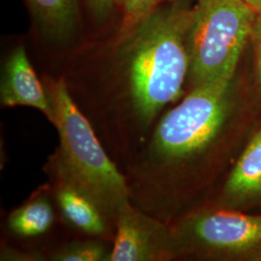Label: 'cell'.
I'll list each match as a JSON object with an SVG mask.
<instances>
[{
  "label": "cell",
  "mask_w": 261,
  "mask_h": 261,
  "mask_svg": "<svg viewBox=\"0 0 261 261\" xmlns=\"http://www.w3.org/2000/svg\"><path fill=\"white\" fill-rule=\"evenodd\" d=\"M193 10L182 2L155 9L119 42L125 90L106 130L127 150L145 143L159 113L181 96Z\"/></svg>",
  "instance_id": "obj_1"
},
{
  "label": "cell",
  "mask_w": 261,
  "mask_h": 261,
  "mask_svg": "<svg viewBox=\"0 0 261 261\" xmlns=\"http://www.w3.org/2000/svg\"><path fill=\"white\" fill-rule=\"evenodd\" d=\"M233 77L194 86L167 112L128 167L130 202L148 213L178 168L205 153L226 120Z\"/></svg>",
  "instance_id": "obj_2"
},
{
  "label": "cell",
  "mask_w": 261,
  "mask_h": 261,
  "mask_svg": "<svg viewBox=\"0 0 261 261\" xmlns=\"http://www.w3.org/2000/svg\"><path fill=\"white\" fill-rule=\"evenodd\" d=\"M59 144L47 164L50 180L69 183L90 196L114 226L122 207L130 200L125 174L112 162L92 124L75 103L65 80L47 87Z\"/></svg>",
  "instance_id": "obj_3"
},
{
  "label": "cell",
  "mask_w": 261,
  "mask_h": 261,
  "mask_svg": "<svg viewBox=\"0 0 261 261\" xmlns=\"http://www.w3.org/2000/svg\"><path fill=\"white\" fill-rule=\"evenodd\" d=\"M257 17L245 0H196L189 34L193 87L233 77Z\"/></svg>",
  "instance_id": "obj_4"
},
{
  "label": "cell",
  "mask_w": 261,
  "mask_h": 261,
  "mask_svg": "<svg viewBox=\"0 0 261 261\" xmlns=\"http://www.w3.org/2000/svg\"><path fill=\"white\" fill-rule=\"evenodd\" d=\"M180 255H249L261 252V216L204 210L171 228Z\"/></svg>",
  "instance_id": "obj_5"
},
{
  "label": "cell",
  "mask_w": 261,
  "mask_h": 261,
  "mask_svg": "<svg viewBox=\"0 0 261 261\" xmlns=\"http://www.w3.org/2000/svg\"><path fill=\"white\" fill-rule=\"evenodd\" d=\"M180 255L171 228L130 201L117 217L109 261L169 260Z\"/></svg>",
  "instance_id": "obj_6"
},
{
  "label": "cell",
  "mask_w": 261,
  "mask_h": 261,
  "mask_svg": "<svg viewBox=\"0 0 261 261\" xmlns=\"http://www.w3.org/2000/svg\"><path fill=\"white\" fill-rule=\"evenodd\" d=\"M2 107H29L42 112L51 124L55 112L47 88L38 79L25 48L20 46L13 50L5 62L1 86Z\"/></svg>",
  "instance_id": "obj_7"
},
{
  "label": "cell",
  "mask_w": 261,
  "mask_h": 261,
  "mask_svg": "<svg viewBox=\"0 0 261 261\" xmlns=\"http://www.w3.org/2000/svg\"><path fill=\"white\" fill-rule=\"evenodd\" d=\"M49 186L56 205L66 222L75 229L105 241L113 240L115 226L89 196L75 186L50 180Z\"/></svg>",
  "instance_id": "obj_8"
},
{
  "label": "cell",
  "mask_w": 261,
  "mask_h": 261,
  "mask_svg": "<svg viewBox=\"0 0 261 261\" xmlns=\"http://www.w3.org/2000/svg\"><path fill=\"white\" fill-rule=\"evenodd\" d=\"M43 33L56 43H65L75 33L79 10L76 0H28Z\"/></svg>",
  "instance_id": "obj_9"
},
{
  "label": "cell",
  "mask_w": 261,
  "mask_h": 261,
  "mask_svg": "<svg viewBox=\"0 0 261 261\" xmlns=\"http://www.w3.org/2000/svg\"><path fill=\"white\" fill-rule=\"evenodd\" d=\"M225 193L240 199L261 195V130L236 163L226 181Z\"/></svg>",
  "instance_id": "obj_10"
},
{
  "label": "cell",
  "mask_w": 261,
  "mask_h": 261,
  "mask_svg": "<svg viewBox=\"0 0 261 261\" xmlns=\"http://www.w3.org/2000/svg\"><path fill=\"white\" fill-rule=\"evenodd\" d=\"M55 210L49 196L43 190L10 214L7 224L12 233L34 237L46 233L55 223Z\"/></svg>",
  "instance_id": "obj_11"
},
{
  "label": "cell",
  "mask_w": 261,
  "mask_h": 261,
  "mask_svg": "<svg viewBox=\"0 0 261 261\" xmlns=\"http://www.w3.org/2000/svg\"><path fill=\"white\" fill-rule=\"evenodd\" d=\"M112 250L105 240H85L67 244L49 257L55 261H109Z\"/></svg>",
  "instance_id": "obj_12"
},
{
  "label": "cell",
  "mask_w": 261,
  "mask_h": 261,
  "mask_svg": "<svg viewBox=\"0 0 261 261\" xmlns=\"http://www.w3.org/2000/svg\"><path fill=\"white\" fill-rule=\"evenodd\" d=\"M125 12V30L123 35L128 34L156 9L161 0H119Z\"/></svg>",
  "instance_id": "obj_13"
},
{
  "label": "cell",
  "mask_w": 261,
  "mask_h": 261,
  "mask_svg": "<svg viewBox=\"0 0 261 261\" xmlns=\"http://www.w3.org/2000/svg\"><path fill=\"white\" fill-rule=\"evenodd\" d=\"M252 39L255 49V71L257 83L261 88V14L258 15L255 25L252 31Z\"/></svg>",
  "instance_id": "obj_14"
},
{
  "label": "cell",
  "mask_w": 261,
  "mask_h": 261,
  "mask_svg": "<svg viewBox=\"0 0 261 261\" xmlns=\"http://www.w3.org/2000/svg\"><path fill=\"white\" fill-rule=\"evenodd\" d=\"M87 5L97 19H105L112 12L115 0H86Z\"/></svg>",
  "instance_id": "obj_15"
},
{
  "label": "cell",
  "mask_w": 261,
  "mask_h": 261,
  "mask_svg": "<svg viewBox=\"0 0 261 261\" xmlns=\"http://www.w3.org/2000/svg\"><path fill=\"white\" fill-rule=\"evenodd\" d=\"M248 4H250L253 9L255 10L258 15L261 14V0H245Z\"/></svg>",
  "instance_id": "obj_16"
},
{
  "label": "cell",
  "mask_w": 261,
  "mask_h": 261,
  "mask_svg": "<svg viewBox=\"0 0 261 261\" xmlns=\"http://www.w3.org/2000/svg\"><path fill=\"white\" fill-rule=\"evenodd\" d=\"M161 1H162V0H161Z\"/></svg>",
  "instance_id": "obj_17"
}]
</instances>
